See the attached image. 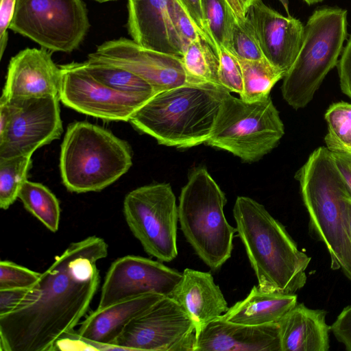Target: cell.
<instances>
[{
  "label": "cell",
  "mask_w": 351,
  "mask_h": 351,
  "mask_svg": "<svg viewBox=\"0 0 351 351\" xmlns=\"http://www.w3.org/2000/svg\"><path fill=\"white\" fill-rule=\"evenodd\" d=\"M107 255V243L96 236L70 243L25 302L0 315V350L51 351L86 313L100 282L96 263Z\"/></svg>",
  "instance_id": "obj_1"
},
{
  "label": "cell",
  "mask_w": 351,
  "mask_h": 351,
  "mask_svg": "<svg viewBox=\"0 0 351 351\" xmlns=\"http://www.w3.org/2000/svg\"><path fill=\"white\" fill-rule=\"evenodd\" d=\"M232 211L258 288L286 294L301 289L311 258L298 249L285 227L249 197H237Z\"/></svg>",
  "instance_id": "obj_2"
},
{
  "label": "cell",
  "mask_w": 351,
  "mask_h": 351,
  "mask_svg": "<svg viewBox=\"0 0 351 351\" xmlns=\"http://www.w3.org/2000/svg\"><path fill=\"white\" fill-rule=\"evenodd\" d=\"M228 92L223 86L212 84H186L156 93L129 121L160 145L194 147L209 138Z\"/></svg>",
  "instance_id": "obj_3"
},
{
  "label": "cell",
  "mask_w": 351,
  "mask_h": 351,
  "mask_svg": "<svg viewBox=\"0 0 351 351\" xmlns=\"http://www.w3.org/2000/svg\"><path fill=\"white\" fill-rule=\"evenodd\" d=\"M300 182L310 227L323 242L333 270L341 269L351 280V243L348 228L350 198L345 183L326 147L315 149L299 169Z\"/></svg>",
  "instance_id": "obj_4"
},
{
  "label": "cell",
  "mask_w": 351,
  "mask_h": 351,
  "mask_svg": "<svg viewBox=\"0 0 351 351\" xmlns=\"http://www.w3.org/2000/svg\"><path fill=\"white\" fill-rule=\"evenodd\" d=\"M132 165L127 142L86 121L69 125L61 145L60 170L68 191H99L120 178Z\"/></svg>",
  "instance_id": "obj_5"
},
{
  "label": "cell",
  "mask_w": 351,
  "mask_h": 351,
  "mask_svg": "<svg viewBox=\"0 0 351 351\" xmlns=\"http://www.w3.org/2000/svg\"><path fill=\"white\" fill-rule=\"evenodd\" d=\"M225 193L204 167L190 174L179 197L181 230L200 259L213 271L230 258L237 228L226 220Z\"/></svg>",
  "instance_id": "obj_6"
},
{
  "label": "cell",
  "mask_w": 351,
  "mask_h": 351,
  "mask_svg": "<svg viewBox=\"0 0 351 351\" xmlns=\"http://www.w3.org/2000/svg\"><path fill=\"white\" fill-rule=\"evenodd\" d=\"M347 36V11L337 8L315 10L304 26L299 53L283 77V99L295 110L313 99L328 72L338 62Z\"/></svg>",
  "instance_id": "obj_7"
},
{
  "label": "cell",
  "mask_w": 351,
  "mask_h": 351,
  "mask_svg": "<svg viewBox=\"0 0 351 351\" xmlns=\"http://www.w3.org/2000/svg\"><path fill=\"white\" fill-rule=\"evenodd\" d=\"M284 134L283 123L270 97L247 102L228 92L206 143L252 162L276 147Z\"/></svg>",
  "instance_id": "obj_8"
},
{
  "label": "cell",
  "mask_w": 351,
  "mask_h": 351,
  "mask_svg": "<svg viewBox=\"0 0 351 351\" xmlns=\"http://www.w3.org/2000/svg\"><path fill=\"white\" fill-rule=\"evenodd\" d=\"M90 27L83 0H16L10 29L51 52L71 53Z\"/></svg>",
  "instance_id": "obj_9"
},
{
  "label": "cell",
  "mask_w": 351,
  "mask_h": 351,
  "mask_svg": "<svg viewBox=\"0 0 351 351\" xmlns=\"http://www.w3.org/2000/svg\"><path fill=\"white\" fill-rule=\"evenodd\" d=\"M123 215L133 235L149 256L170 262L178 254V207L169 184L143 186L129 192Z\"/></svg>",
  "instance_id": "obj_10"
},
{
  "label": "cell",
  "mask_w": 351,
  "mask_h": 351,
  "mask_svg": "<svg viewBox=\"0 0 351 351\" xmlns=\"http://www.w3.org/2000/svg\"><path fill=\"white\" fill-rule=\"evenodd\" d=\"M195 327L184 308L165 296L134 318L114 345L124 350L194 351Z\"/></svg>",
  "instance_id": "obj_11"
},
{
  "label": "cell",
  "mask_w": 351,
  "mask_h": 351,
  "mask_svg": "<svg viewBox=\"0 0 351 351\" xmlns=\"http://www.w3.org/2000/svg\"><path fill=\"white\" fill-rule=\"evenodd\" d=\"M11 119L0 135V158L32 156L63 132L57 97L8 99Z\"/></svg>",
  "instance_id": "obj_12"
},
{
  "label": "cell",
  "mask_w": 351,
  "mask_h": 351,
  "mask_svg": "<svg viewBox=\"0 0 351 351\" xmlns=\"http://www.w3.org/2000/svg\"><path fill=\"white\" fill-rule=\"evenodd\" d=\"M60 101L80 113L107 121H129L150 98L116 91L95 79L84 62L60 66Z\"/></svg>",
  "instance_id": "obj_13"
},
{
  "label": "cell",
  "mask_w": 351,
  "mask_h": 351,
  "mask_svg": "<svg viewBox=\"0 0 351 351\" xmlns=\"http://www.w3.org/2000/svg\"><path fill=\"white\" fill-rule=\"evenodd\" d=\"M88 61L123 68L149 83L156 93L195 83L187 73L182 57L143 47L132 39L104 42L88 55Z\"/></svg>",
  "instance_id": "obj_14"
},
{
  "label": "cell",
  "mask_w": 351,
  "mask_h": 351,
  "mask_svg": "<svg viewBox=\"0 0 351 351\" xmlns=\"http://www.w3.org/2000/svg\"><path fill=\"white\" fill-rule=\"evenodd\" d=\"M182 277L160 261L134 255L119 258L106 273L97 308L148 293L170 296Z\"/></svg>",
  "instance_id": "obj_15"
},
{
  "label": "cell",
  "mask_w": 351,
  "mask_h": 351,
  "mask_svg": "<svg viewBox=\"0 0 351 351\" xmlns=\"http://www.w3.org/2000/svg\"><path fill=\"white\" fill-rule=\"evenodd\" d=\"M264 57L285 74L302 47L304 26L291 16H285L256 0L246 14Z\"/></svg>",
  "instance_id": "obj_16"
},
{
  "label": "cell",
  "mask_w": 351,
  "mask_h": 351,
  "mask_svg": "<svg viewBox=\"0 0 351 351\" xmlns=\"http://www.w3.org/2000/svg\"><path fill=\"white\" fill-rule=\"evenodd\" d=\"M51 54L43 47L26 48L13 56L1 95L7 99L60 98L62 70L53 62Z\"/></svg>",
  "instance_id": "obj_17"
},
{
  "label": "cell",
  "mask_w": 351,
  "mask_h": 351,
  "mask_svg": "<svg viewBox=\"0 0 351 351\" xmlns=\"http://www.w3.org/2000/svg\"><path fill=\"white\" fill-rule=\"evenodd\" d=\"M127 27L139 45L182 57L184 49L171 18L169 0H128Z\"/></svg>",
  "instance_id": "obj_18"
},
{
  "label": "cell",
  "mask_w": 351,
  "mask_h": 351,
  "mask_svg": "<svg viewBox=\"0 0 351 351\" xmlns=\"http://www.w3.org/2000/svg\"><path fill=\"white\" fill-rule=\"evenodd\" d=\"M194 351H281L279 326L241 324L219 317L201 328Z\"/></svg>",
  "instance_id": "obj_19"
},
{
  "label": "cell",
  "mask_w": 351,
  "mask_h": 351,
  "mask_svg": "<svg viewBox=\"0 0 351 351\" xmlns=\"http://www.w3.org/2000/svg\"><path fill=\"white\" fill-rule=\"evenodd\" d=\"M187 313L195 327L196 336L210 321L229 308L219 287L209 272L186 268L170 295Z\"/></svg>",
  "instance_id": "obj_20"
},
{
  "label": "cell",
  "mask_w": 351,
  "mask_h": 351,
  "mask_svg": "<svg viewBox=\"0 0 351 351\" xmlns=\"http://www.w3.org/2000/svg\"><path fill=\"white\" fill-rule=\"evenodd\" d=\"M326 313L297 303L278 322L281 351H328L330 326Z\"/></svg>",
  "instance_id": "obj_21"
},
{
  "label": "cell",
  "mask_w": 351,
  "mask_h": 351,
  "mask_svg": "<svg viewBox=\"0 0 351 351\" xmlns=\"http://www.w3.org/2000/svg\"><path fill=\"white\" fill-rule=\"evenodd\" d=\"M163 295L148 293L105 308H97L81 324L77 331L93 341L114 345L125 326L149 308Z\"/></svg>",
  "instance_id": "obj_22"
},
{
  "label": "cell",
  "mask_w": 351,
  "mask_h": 351,
  "mask_svg": "<svg viewBox=\"0 0 351 351\" xmlns=\"http://www.w3.org/2000/svg\"><path fill=\"white\" fill-rule=\"evenodd\" d=\"M294 294L267 292L254 286L247 297L229 307L220 317L241 324L259 326L278 323L297 304Z\"/></svg>",
  "instance_id": "obj_23"
},
{
  "label": "cell",
  "mask_w": 351,
  "mask_h": 351,
  "mask_svg": "<svg viewBox=\"0 0 351 351\" xmlns=\"http://www.w3.org/2000/svg\"><path fill=\"white\" fill-rule=\"evenodd\" d=\"M238 60L243 77V91L240 98L247 102H255L269 97L271 88L285 75L265 58Z\"/></svg>",
  "instance_id": "obj_24"
},
{
  "label": "cell",
  "mask_w": 351,
  "mask_h": 351,
  "mask_svg": "<svg viewBox=\"0 0 351 351\" xmlns=\"http://www.w3.org/2000/svg\"><path fill=\"white\" fill-rule=\"evenodd\" d=\"M19 198L25 209L51 232L58 230L60 208L55 195L40 183L26 180Z\"/></svg>",
  "instance_id": "obj_25"
},
{
  "label": "cell",
  "mask_w": 351,
  "mask_h": 351,
  "mask_svg": "<svg viewBox=\"0 0 351 351\" xmlns=\"http://www.w3.org/2000/svg\"><path fill=\"white\" fill-rule=\"evenodd\" d=\"M84 63L87 71L95 79L116 91L149 98L157 93L149 83L130 71L88 60Z\"/></svg>",
  "instance_id": "obj_26"
},
{
  "label": "cell",
  "mask_w": 351,
  "mask_h": 351,
  "mask_svg": "<svg viewBox=\"0 0 351 351\" xmlns=\"http://www.w3.org/2000/svg\"><path fill=\"white\" fill-rule=\"evenodd\" d=\"M182 59L187 73L195 83L222 86L219 80L218 55L202 38L187 45Z\"/></svg>",
  "instance_id": "obj_27"
},
{
  "label": "cell",
  "mask_w": 351,
  "mask_h": 351,
  "mask_svg": "<svg viewBox=\"0 0 351 351\" xmlns=\"http://www.w3.org/2000/svg\"><path fill=\"white\" fill-rule=\"evenodd\" d=\"M324 119L328 125L324 137L326 148L331 152L351 155V103L339 101L331 104Z\"/></svg>",
  "instance_id": "obj_28"
},
{
  "label": "cell",
  "mask_w": 351,
  "mask_h": 351,
  "mask_svg": "<svg viewBox=\"0 0 351 351\" xmlns=\"http://www.w3.org/2000/svg\"><path fill=\"white\" fill-rule=\"evenodd\" d=\"M32 156L0 158V207L8 209L19 198L20 190L27 180Z\"/></svg>",
  "instance_id": "obj_29"
},
{
  "label": "cell",
  "mask_w": 351,
  "mask_h": 351,
  "mask_svg": "<svg viewBox=\"0 0 351 351\" xmlns=\"http://www.w3.org/2000/svg\"><path fill=\"white\" fill-rule=\"evenodd\" d=\"M204 20L217 44L230 49L234 17L226 0H201Z\"/></svg>",
  "instance_id": "obj_30"
},
{
  "label": "cell",
  "mask_w": 351,
  "mask_h": 351,
  "mask_svg": "<svg viewBox=\"0 0 351 351\" xmlns=\"http://www.w3.org/2000/svg\"><path fill=\"white\" fill-rule=\"evenodd\" d=\"M229 51L238 59L258 60L265 58L250 21L243 23L234 19Z\"/></svg>",
  "instance_id": "obj_31"
},
{
  "label": "cell",
  "mask_w": 351,
  "mask_h": 351,
  "mask_svg": "<svg viewBox=\"0 0 351 351\" xmlns=\"http://www.w3.org/2000/svg\"><path fill=\"white\" fill-rule=\"evenodd\" d=\"M40 273L9 261L0 262V290L31 289L38 282Z\"/></svg>",
  "instance_id": "obj_32"
},
{
  "label": "cell",
  "mask_w": 351,
  "mask_h": 351,
  "mask_svg": "<svg viewBox=\"0 0 351 351\" xmlns=\"http://www.w3.org/2000/svg\"><path fill=\"white\" fill-rule=\"evenodd\" d=\"M219 80L227 90L238 93L243 91L241 68L237 58L223 46H218Z\"/></svg>",
  "instance_id": "obj_33"
},
{
  "label": "cell",
  "mask_w": 351,
  "mask_h": 351,
  "mask_svg": "<svg viewBox=\"0 0 351 351\" xmlns=\"http://www.w3.org/2000/svg\"><path fill=\"white\" fill-rule=\"evenodd\" d=\"M169 6L171 20L184 51L190 43L202 38V35L181 0H169Z\"/></svg>",
  "instance_id": "obj_34"
},
{
  "label": "cell",
  "mask_w": 351,
  "mask_h": 351,
  "mask_svg": "<svg viewBox=\"0 0 351 351\" xmlns=\"http://www.w3.org/2000/svg\"><path fill=\"white\" fill-rule=\"evenodd\" d=\"M124 350L113 344L93 341L80 335L77 332L69 331L62 335L54 343L52 350Z\"/></svg>",
  "instance_id": "obj_35"
},
{
  "label": "cell",
  "mask_w": 351,
  "mask_h": 351,
  "mask_svg": "<svg viewBox=\"0 0 351 351\" xmlns=\"http://www.w3.org/2000/svg\"><path fill=\"white\" fill-rule=\"evenodd\" d=\"M330 330L346 349L351 351V305L346 306L330 326Z\"/></svg>",
  "instance_id": "obj_36"
},
{
  "label": "cell",
  "mask_w": 351,
  "mask_h": 351,
  "mask_svg": "<svg viewBox=\"0 0 351 351\" xmlns=\"http://www.w3.org/2000/svg\"><path fill=\"white\" fill-rule=\"evenodd\" d=\"M199 29L202 38L217 52V44L213 38L204 20L201 0H181Z\"/></svg>",
  "instance_id": "obj_37"
},
{
  "label": "cell",
  "mask_w": 351,
  "mask_h": 351,
  "mask_svg": "<svg viewBox=\"0 0 351 351\" xmlns=\"http://www.w3.org/2000/svg\"><path fill=\"white\" fill-rule=\"evenodd\" d=\"M31 289L0 290V315H6L19 308L25 301Z\"/></svg>",
  "instance_id": "obj_38"
},
{
  "label": "cell",
  "mask_w": 351,
  "mask_h": 351,
  "mask_svg": "<svg viewBox=\"0 0 351 351\" xmlns=\"http://www.w3.org/2000/svg\"><path fill=\"white\" fill-rule=\"evenodd\" d=\"M341 91L351 99V36L337 63Z\"/></svg>",
  "instance_id": "obj_39"
},
{
  "label": "cell",
  "mask_w": 351,
  "mask_h": 351,
  "mask_svg": "<svg viewBox=\"0 0 351 351\" xmlns=\"http://www.w3.org/2000/svg\"><path fill=\"white\" fill-rule=\"evenodd\" d=\"M16 0H1L0 1V58L1 59L5 50L8 34L12 21Z\"/></svg>",
  "instance_id": "obj_40"
},
{
  "label": "cell",
  "mask_w": 351,
  "mask_h": 351,
  "mask_svg": "<svg viewBox=\"0 0 351 351\" xmlns=\"http://www.w3.org/2000/svg\"><path fill=\"white\" fill-rule=\"evenodd\" d=\"M331 155L351 199V155L337 152Z\"/></svg>",
  "instance_id": "obj_41"
},
{
  "label": "cell",
  "mask_w": 351,
  "mask_h": 351,
  "mask_svg": "<svg viewBox=\"0 0 351 351\" xmlns=\"http://www.w3.org/2000/svg\"><path fill=\"white\" fill-rule=\"evenodd\" d=\"M231 9L234 17L239 23H243L246 20V15L239 0H226Z\"/></svg>",
  "instance_id": "obj_42"
},
{
  "label": "cell",
  "mask_w": 351,
  "mask_h": 351,
  "mask_svg": "<svg viewBox=\"0 0 351 351\" xmlns=\"http://www.w3.org/2000/svg\"><path fill=\"white\" fill-rule=\"evenodd\" d=\"M244 13L247 14V10L256 0H239Z\"/></svg>",
  "instance_id": "obj_43"
},
{
  "label": "cell",
  "mask_w": 351,
  "mask_h": 351,
  "mask_svg": "<svg viewBox=\"0 0 351 351\" xmlns=\"http://www.w3.org/2000/svg\"><path fill=\"white\" fill-rule=\"evenodd\" d=\"M348 228H349V236L351 243V199L350 198L348 202Z\"/></svg>",
  "instance_id": "obj_44"
},
{
  "label": "cell",
  "mask_w": 351,
  "mask_h": 351,
  "mask_svg": "<svg viewBox=\"0 0 351 351\" xmlns=\"http://www.w3.org/2000/svg\"><path fill=\"white\" fill-rule=\"evenodd\" d=\"M281 4L282 5L284 9L287 13L288 16L289 15V0H278Z\"/></svg>",
  "instance_id": "obj_45"
},
{
  "label": "cell",
  "mask_w": 351,
  "mask_h": 351,
  "mask_svg": "<svg viewBox=\"0 0 351 351\" xmlns=\"http://www.w3.org/2000/svg\"><path fill=\"white\" fill-rule=\"evenodd\" d=\"M303 1L308 5H311L313 4L322 2L323 0H303Z\"/></svg>",
  "instance_id": "obj_46"
},
{
  "label": "cell",
  "mask_w": 351,
  "mask_h": 351,
  "mask_svg": "<svg viewBox=\"0 0 351 351\" xmlns=\"http://www.w3.org/2000/svg\"><path fill=\"white\" fill-rule=\"evenodd\" d=\"M93 1H97L99 3H104V2L112 1H115V0H93Z\"/></svg>",
  "instance_id": "obj_47"
}]
</instances>
